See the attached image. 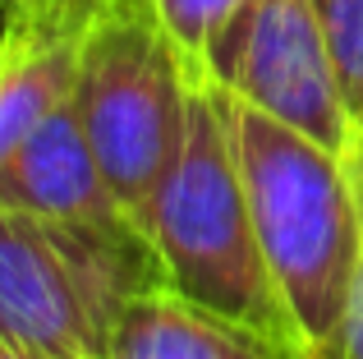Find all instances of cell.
Returning a JSON list of instances; mask_svg holds the SVG:
<instances>
[{"label":"cell","instance_id":"52a82bcc","mask_svg":"<svg viewBox=\"0 0 363 359\" xmlns=\"http://www.w3.org/2000/svg\"><path fill=\"white\" fill-rule=\"evenodd\" d=\"M106 359H290L257 332L184 299L179 290L147 286L124 304Z\"/></svg>","mask_w":363,"mask_h":359},{"label":"cell","instance_id":"7a4b0ae2","mask_svg":"<svg viewBox=\"0 0 363 359\" xmlns=\"http://www.w3.org/2000/svg\"><path fill=\"white\" fill-rule=\"evenodd\" d=\"M147 240L170 290L257 332L285 355L308 350L262 258L225 97L207 74L189 88L184 138L147 207Z\"/></svg>","mask_w":363,"mask_h":359},{"label":"cell","instance_id":"ba28073f","mask_svg":"<svg viewBox=\"0 0 363 359\" xmlns=\"http://www.w3.org/2000/svg\"><path fill=\"white\" fill-rule=\"evenodd\" d=\"M83 37L9 9L0 28V166L18 143L74 97Z\"/></svg>","mask_w":363,"mask_h":359},{"label":"cell","instance_id":"6da1fadb","mask_svg":"<svg viewBox=\"0 0 363 359\" xmlns=\"http://www.w3.org/2000/svg\"><path fill=\"white\" fill-rule=\"evenodd\" d=\"M225 97L257 244L308 350H336L363 267V194L350 162L318 138Z\"/></svg>","mask_w":363,"mask_h":359},{"label":"cell","instance_id":"277c9868","mask_svg":"<svg viewBox=\"0 0 363 359\" xmlns=\"http://www.w3.org/2000/svg\"><path fill=\"white\" fill-rule=\"evenodd\" d=\"M194 79L198 70L170 42L152 0L111 9L83 33L74 111L120 207L143 231L184 138Z\"/></svg>","mask_w":363,"mask_h":359},{"label":"cell","instance_id":"9a60e30c","mask_svg":"<svg viewBox=\"0 0 363 359\" xmlns=\"http://www.w3.org/2000/svg\"><path fill=\"white\" fill-rule=\"evenodd\" d=\"M9 5H14V0H0V9H9Z\"/></svg>","mask_w":363,"mask_h":359},{"label":"cell","instance_id":"30bf717a","mask_svg":"<svg viewBox=\"0 0 363 359\" xmlns=\"http://www.w3.org/2000/svg\"><path fill=\"white\" fill-rule=\"evenodd\" d=\"M240 5L244 0H152L161 28L170 33V42L179 46V55L198 74H203V55L212 46V37L240 14Z\"/></svg>","mask_w":363,"mask_h":359},{"label":"cell","instance_id":"9c48e42d","mask_svg":"<svg viewBox=\"0 0 363 359\" xmlns=\"http://www.w3.org/2000/svg\"><path fill=\"white\" fill-rule=\"evenodd\" d=\"M313 9L336 65L350 125H354V180L363 194V0H313Z\"/></svg>","mask_w":363,"mask_h":359},{"label":"cell","instance_id":"8fae6325","mask_svg":"<svg viewBox=\"0 0 363 359\" xmlns=\"http://www.w3.org/2000/svg\"><path fill=\"white\" fill-rule=\"evenodd\" d=\"M124 5H143V0H14L9 9H23V14L42 18V23L83 37L97 18H106L111 9H124Z\"/></svg>","mask_w":363,"mask_h":359},{"label":"cell","instance_id":"5bb4252c","mask_svg":"<svg viewBox=\"0 0 363 359\" xmlns=\"http://www.w3.org/2000/svg\"><path fill=\"white\" fill-rule=\"evenodd\" d=\"M290 359H340L336 350H294Z\"/></svg>","mask_w":363,"mask_h":359},{"label":"cell","instance_id":"8992f818","mask_svg":"<svg viewBox=\"0 0 363 359\" xmlns=\"http://www.w3.org/2000/svg\"><path fill=\"white\" fill-rule=\"evenodd\" d=\"M0 207L97 226V231H143L120 207L116 189L88 143V129L74 111V97L55 106L0 166Z\"/></svg>","mask_w":363,"mask_h":359},{"label":"cell","instance_id":"7c38bea8","mask_svg":"<svg viewBox=\"0 0 363 359\" xmlns=\"http://www.w3.org/2000/svg\"><path fill=\"white\" fill-rule=\"evenodd\" d=\"M340 359H363V267L350 295V314H345V332H340Z\"/></svg>","mask_w":363,"mask_h":359},{"label":"cell","instance_id":"3957f363","mask_svg":"<svg viewBox=\"0 0 363 359\" xmlns=\"http://www.w3.org/2000/svg\"><path fill=\"white\" fill-rule=\"evenodd\" d=\"M161 286L143 231H97L0 207V332L55 359H106L124 304Z\"/></svg>","mask_w":363,"mask_h":359},{"label":"cell","instance_id":"5b68a950","mask_svg":"<svg viewBox=\"0 0 363 359\" xmlns=\"http://www.w3.org/2000/svg\"><path fill=\"white\" fill-rule=\"evenodd\" d=\"M203 74L230 97L340 153L354 171V125L313 0H244L212 37Z\"/></svg>","mask_w":363,"mask_h":359},{"label":"cell","instance_id":"4fadbf2b","mask_svg":"<svg viewBox=\"0 0 363 359\" xmlns=\"http://www.w3.org/2000/svg\"><path fill=\"white\" fill-rule=\"evenodd\" d=\"M0 359H55V355H46V350H37V346L18 341V336L0 332Z\"/></svg>","mask_w":363,"mask_h":359}]
</instances>
